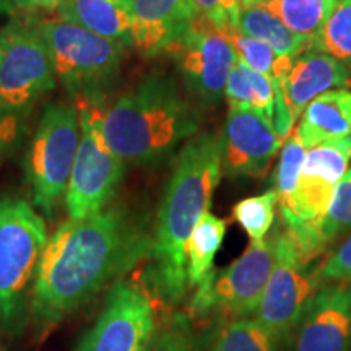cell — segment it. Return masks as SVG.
<instances>
[{
  "label": "cell",
  "instance_id": "obj_1",
  "mask_svg": "<svg viewBox=\"0 0 351 351\" xmlns=\"http://www.w3.org/2000/svg\"><path fill=\"white\" fill-rule=\"evenodd\" d=\"M152 236L124 208L69 218L47 239L33 283L29 315L51 327L98 296L152 254Z\"/></svg>",
  "mask_w": 351,
  "mask_h": 351
},
{
  "label": "cell",
  "instance_id": "obj_2",
  "mask_svg": "<svg viewBox=\"0 0 351 351\" xmlns=\"http://www.w3.org/2000/svg\"><path fill=\"white\" fill-rule=\"evenodd\" d=\"M219 140L204 132L187 140L166 184L152 236V282L168 302L182 301L189 285L187 241L210 210L221 178Z\"/></svg>",
  "mask_w": 351,
  "mask_h": 351
},
{
  "label": "cell",
  "instance_id": "obj_3",
  "mask_svg": "<svg viewBox=\"0 0 351 351\" xmlns=\"http://www.w3.org/2000/svg\"><path fill=\"white\" fill-rule=\"evenodd\" d=\"M202 116L173 75L152 72L101 108V129L109 148L124 163H160L199 132Z\"/></svg>",
  "mask_w": 351,
  "mask_h": 351
},
{
  "label": "cell",
  "instance_id": "obj_4",
  "mask_svg": "<svg viewBox=\"0 0 351 351\" xmlns=\"http://www.w3.org/2000/svg\"><path fill=\"white\" fill-rule=\"evenodd\" d=\"M47 239L46 223L28 202L0 200V327L8 335H20L28 319Z\"/></svg>",
  "mask_w": 351,
  "mask_h": 351
},
{
  "label": "cell",
  "instance_id": "obj_5",
  "mask_svg": "<svg viewBox=\"0 0 351 351\" xmlns=\"http://www.w3.org/2000/svg\"><path fill=\"white\" fill-rule=\"evenodd\" d=\"M49 47L56 77L69 93L85 99H99L119 73L127 46L101 38L82 26L64 20L34 21Z\"/></svg>",
  "mask_w": 351,
  "mask_h": 351
},
{
  "label": "cell",
  "instance_id": "obj_6",
  "mask_svg": "<svg viewBox=\"0 0 351 351\" xmlns=\"http://www.w3.org/2000/svg\"><path fill=\"white\" fill-rule=\"evenodd\" d=\"M80 143L77 104L51 103L39 117L26 158V179L34 207L52 217L65 199Z\"/></svg>",
  "mask_w": 351,
  "mask_h": 351
},
{
  "label": "cell",
  "instance_id": "obj_7",
  "mask_svg": "<svg viewBox=\"0 0 351 351\" xmlns=\"http://www.w3.org/2000/svg\"><path fill=\"white\" fill-rule=\"evenodd\" d=\"M77 109L80 143L65 192V208L72 219L88 218L106 208L125 174V163L104 140L98 101L78 98Z\"/></svg>",
  "mask_w": 351,
  "mask_h": 351
},
{
  "label": "cell",
  "instance_id": "obj_8",
  "mask_svg": "<svg viewBox=\"0 0 351 351\" xmlns=\"http://www.w3.org/2000/svg\"><path fill=\"white\" fill-rule=\"evenodd\" d=\"M274 269L256 311V320L278 341L288 339L298 327L322 280L319 269L302 257L300 244L288 230L274 238Z\"/></svg>",
  "mask_w": 351,
  "mask_h": 351
},
{
  "label": "cell",
  "instance_id": "obj_9",
  "mask_svg": "<svg viewBox=\"0 0 351 351\" xmlns=\"http://www.w3.org/2000/svg\"><path fill=\"white\" fill-rule=\"evenodd\" d=\"M56 70L36 23L13 21L0 32V99L29 112L54 90Z\"/></svg>",
  "mask_w": 351,
  "mask_h": 351
},
{
  "label": "cell",
  "instance_id": "obj_10",
  "mask_svg": "<svg viewBox=\"0 0 351 351\" xmlns=\"http://www.w3.org/2000/svg\"><path fill=\"white\" fill-rule=\"evenodd\" d=\"M155 335L156 314L150 295L129 280H117L93 327L73 351H152Z\"/></svg>",
  "mask_w": 351,
  "mask_h": 351
},
{
  "label": "cell",
  "instance_id": "obj_11",
  "mask_svg": "<svg viewBox=\"0 0 351 351\" xmlns=\"http://www.w3.org/2000/svg\"><path fill=\"white\" fill-rule=\"evenodd\" d=\"M274 238L251 243L244 254L195 289L191 311L223 317H251L261 304L263 289L274 269Z\"/></svg>",
  "mask_w": 351,
  "mask_h": 351
},
{
  "label": "cell",
  "instance_id": "obj_12",
  "mask_svg": "<svg viewBox=\"0 0 351 351\" xmlns=\"http://www.w3.org/2000/svg\"><path fill=\"white\" fill-rule=\"evenodd\" d=\"M166 54L174 59L186 90L204 106H213L225 96L228 77L238 62L223 33L199 19Z\"/></svg>",
  "mask_w": 351,
  "mask_h": 351
},
{
  "label": "cell",
  "instance_id": "obj_13",
  "mask_svg": "<svg viewBox=\"0 0 351 351\" xmlns=\"http://www.w3.org/2000/svg\"><path fill=\"white\" fill-rule=\"evenodd\" d=\"M348 85L350 69L346 65L311 47L301 52L293 59L283 80L275 85L276 96L283 101V106L275 111V130L287 140L298 117L317 96L332 91L333 88L343 90Z\"/></svg>",
  "mask_w": 351,
  "mask_h": 351
},
{
  "label": "cell",
  "instance_id": "obj_14",
  "mask_svg": "<svg viewBox=\"0 0 351 351\" xmlns=\"http://www.w3.org/2000/svg\"><path fill=\"white\" fill-rule=\"evenodd\" d=\"M219 140L221 169L230 178H261L285 140L265 117L230 108Z\"/></svg>",
  "mask_w": 351,
  "mask_h": 351
},
{
  "label": "cell",
  "instance_id": "obj_15",
  "mask_svg": "<svg viewBox=\"0 0 351 351\" xmlns=\"http://www.w3.org/2000/svg\"><path fill=\"white\" fill-rule=\"evenodd\" d=\"M296 328V351H350L351 283L317 289Z\"/></svg>",
  "mask_w": 351,
  "mask_h": 351
},
{
  "label": "cell",
  "instance_id": "obj_16",
  "mask_svg": "<svg viewBox=\"0 0 351 351\" xmlns=\"http://www.w3.org/2000/svg\"><path fill=\"white\" fill-rule=\"evenodd\" d=\"M127 2L132 16V44L147 57L166 54L195 20L191 0Z\"/></svg>",
  "mask_w": 351,
  "mask_h": 351
},
{
  "label": "cell",
  "instance_id": "obj_17",
  "mask_svg": "<svg viewBox=\"0 0 351 351\" xmlns=\"http://www.w3.org/2000/svg\"><path fill=\"white\" fill-rule=\"evenodd\" d=\"M57 16L101 38L132 44V16L127 0H60Z\"/></svg>",
  "mask_w": 351,
  "mask_h": 351
},
{
  "label": "cell",
  "instance_id": "obj_18",
  "mask_svg": "<svg viewBox=\"0 0 351 351\" xmlns=\"http://www.w3.org/2000/svg\"><path fill=\"white\" fill-rule=\"evenodd\" d=\"M296 134L306 150L351 135V91L332 90L317 96L301 114Z\"/></svg>",
  "mask_w": 351,
  "mask_h": 351
},
{
  "label": "cell",
  "instance_id": "obj_19",
  "mask_svg": "<svg viewBox=\"0 0 351 351\" xmlns=\"http://www.w3.org/2000/svg\"><path fill=\"white\" fill-rule=\"evenodd\" d=\"M225 98L230 108L252 111L274 124L276 104L274 82L241 60L231 69L225 86Z\"/></svg>",
  "mask_w": 351,
  "mask_h": 351
},
{
  "label": "cell",
  "instance_id": "obj_20",
  "mask_svg": "<svg viewBox=\"0 0 351 351\" xmlns=\"http://www.w3.org/2000/svg\"><path fill=\"white\" fill-rule=\"evenodd\" d=\"M226 236V221L207 212L187 241L186 274L189 288H200L213 274V262Z\"/></svg>",
  "mask_w": 351,
  "mask_h": 351
},
{
  "label": "cell",
  "instance_id": "obj_21",
  "mask_svg": "<svg viewBox=\"0 0 351 351\" xmlns=\"http://www.w3.org/2000/svg\"><path fill=\"white\" fill-rule=\"evenodd\" d=\"M339 0H243V7H262L293 33L313 44Z\"/></svg>",
  "mask_w": 351,
  "mask_h": 351
},
{
  "label": "cell",
  "instance_id": "obj_22",
  "mask_svg": "<svg viewBox=\"0 0 351 351\" xmlns=\"http://www.w3.org/2000/svg\"><path fill=\"white\" fill-rule=\"evenodd\" d=\"M238 29L245 36L265 43L278 56L289 59H296L301 52L311 47L309 43L293 33L282 20L262 7L241 8Z\"/></svg>",
  "mask_w": 351,
  "mask_h": 351
},
{
  "label": "cell",
  "instance_id": "obj_23",
  "mask_svg": "<svg viewBox=\"0 0 351 351\" xmlns=\"http://www.w3.org/2000/svg\"><path fill=\"white\" fill-rule=\"evenodd\" d=\"M208 351H276V340L256 317H223L210 333Z\"/></svg>",
  "mask_w": 351,
  "mask_h": 351
},
{
  "label": "cell",
  "instance_id": "obj_24",
  "mask_svg": "<svg viewBox=\"0 0 351 351\" xmlns=\"http://www.w3.org/2000/svg\"><path fill=\"white\" fill-rule=\"evenodd\" d=\"M219 33H223V36L230 41L236 56H238V60L256 70V72L269 77L274 82V85H278L291 67L293 59L278 56L265 43L245 36L238 28L225 29V32Z\"/></svg>",
  "mask_w": 351,
  "mask_h": 351
},
{
  "label": "cell",
  "instance_id": "obj_25",
  "mask_svg": "<svg viewBox=\"0 0 351 351\" xmlns=\"http://www.w3.org/2000/svg\"><path fill=\"white\" fill-rule=\"evenodd\" d=\"M306 156V148L298 137L296 130L289 134L283 142L280 163L275 173L276 205L280 208L282 219H287L295 208V194L300 179L301 166Z\"/></svg>",
  "mask_w": 351,
  "mask_h": 351
},
{
  "label": "cell",
  "instance_id": "obj_26",
  "mask_svg": "<svg viewBox=\"0 0 351 351\" xmlns=\"http://www.w3.org/2000/svg\"><path fill=\"white\" fill-rule=\"evenodd\" d=\"M311 49L332 56L346 67H351V0H339L324 23Z\"/></svg>",
  "mask_w": 351,
  "mask_h": 351
},
{
  "label": "cell",
  "instance_id": "obj_27",
  "mask_svg": "<svg viewBox=\"0 0 351 351\" xmlns=\"http://www.w3.org/2000/svg\"><path fill=\"white\" fill-rule=\"evenodd\" d=\"M276 192L269 189L261 195L249 197L232 207V218L247 232L251 243H262L275 221Z\"/></svg>",
  "mask_w": 351,
  "mask_h": 351
},
{
  "label": "cell",
  "instance_id": "obj_28",
  "mask_svg": "<svg viewBox=\"0 0 351 351\" xmlns=\"http://www.w3.org/2000/svg\"><path fill=\"white\" fill-rule=\"evenodd\" d=\"M351 231V169L345 173L333 192L327 213L320 223V232L327 245Z\"/></svg>",
  "mask_w": 351,
  "mask_h": 351
},
{
  "label": "cell",
  "instance_id": "obj_29",
  "mask_svg": "<svg viewBox=\"0 0 351 351\" xmlns=\"http://www.w3.org/2000/svg\"><path fill=\"white\" fill-rule=\"evenodd\" d=\"M195 19L207 21L218 32L238 28L243 0H191Z\"/></svg>",
  "mask_w": 351,
  "mask_h": 351
},
{
  "label": "cell",
  "instance_id": "obj_30",
  "mask_svg": "<svg viewBox=\"0 0 351 351\" xmlns=\"http://www.w3.org/2000/svg\"><path fill=\"white\" fill-rule=\"evenodd\" d=\"M28 112L8 106L0 99V153L16 148L25 132V121Z\"/></svg>",
  "mask_w": 351,
  "mask_h": 351
},
{
  "label": "cell",
  "instance_id": "obj_31",
  "mask_svg": "<svg viewBox=\"0 0 351 351\" xmlns=\"http://www.w3.org/2000/svg\"><path fill=\"white\" fill-rule=\"evenodd\" d=\"M322 282L351 283V234L319 269Z\"/></svg>",
  "mask_w": 351,
  "mask_h": 351
},
{
  "label": "cell",
  "instance_id": "obj_32",
  "mask_svg": "<svg viewBox=\"0 0 351 351\" xmlns=\"http://www.w3.org/2000/svg\"><path fill=\"white\" fill-rule=\"evenodd\" d=\"M152 351H195L186 319H176L166 330L161 332L153 343Z\"/></svg>",
  "mask_w": 351,
  "mask_h": 351
},
{
  "label": "cell",
  "instance_id": "obj_33",
  "mask_svg": "<svg viewBox=\"0 0 351 351\" xmlns=\"http://www.w3.org/2000/svg\"><path fill=\"white\" fill-rule=\"evenodd\" d=\"M8 2L20 8H26V10H36V8L49 10V8H57L60 0H8Z\"/></svg>",
  "mask_w": 351,
  "mask_h": 351
}]
</instances>
